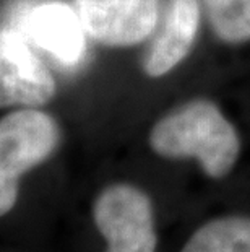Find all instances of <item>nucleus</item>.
Returning a JSON list of instances; mask_svg holds the SVG:
<instances>
[{"instance_id":"obj_5","label":"nucleus","mask_w":250,"mask_h":252,"mask_svg":"<svg viewBox=\"0 0 250 252\" xmlns=\"http://www.w3.org/2000/svg\"><path fill=\"white\" fill-rule=\"evenodd\" d=\"M60 143V127L39 108H20L0 119V171L20 179L47 161Z\"/></svg>"},{"instance_id":"obj_3","label":"nucleus","mask_w":250,"mask_h":252,"mask_svg":"<svg viewBox=\"0 0 250 252\" xmlns=\"http://www.w3.org/2000/svg\"><path fill=\"white\" fill-rule=\"evenodd\" d=\"M56 91L54 75L20 28L0 26V109L41 108Z\"/></svg>"},{"instance_id":"obj_10","label":"nucleus","mask_w":250,"mask_h":252,"mask_svg":"<svg viewBox=\"0 0 250 252\" xmlns=\"http://www.w3.org/2000/svg\"><path fill=\"white\" fill-rule=\"evenodd\" d=\"M20 179L10 178L0 171V218L13 210L18 200Z\"/></svg>"},{"instance_id":"obj_2","label":"nucleus","mask_w":250,"mask_h":252,"mask_svg":"<svg viewBox=\"0 0 250 252\" xmlns=\"http://www.w3.org/2000/svg\"><path fill=\"white\" fill-rule=\"evenodd\" d=\"M93 220L106 252H156L153 203L140 187L125 182L108 186L93 203Z\"/></svg>"},{"instance_id":"obj_7","label":"nucleus","mask_w":250,"mask_h":252,"mask_svg":"<svg viewBox=\"0 0 250 252\" xmlns=\"http://www.w3.org/2000/svg\"><path fill=\"white\" fill-rule=\"evenodd\" d=\"M201 0H167L141 59L146 77L161 78L192 52L201 23Z\"/></svg>"},{"instance_id":"obj_9","label":"nucleus","mask_w":250,"mask_h":252,"mask_svg":"<svg viewBox=\"0 0 250 252\" xmlns=\"http://www.w3.org/2000/svg\"><path fill=\"white\" fill-rule=\"evenodd\" d=\"M201 7L221 42L239 46L250 41V0H201Z\"/></svg>"},{"instance_id":"obj_8","label":"nucleus","mask_w":250,"mask_h":252,"mask_svg":"<svg viewBox=\"0 0 250 252\" xmlns=\"http://www.w3.org/2000/svg\"><path fill=\"white\" fill-rule=\"evenodd\" d=\"M180 252H250V217L210 220L190 236Z\"/></svg>"},{"instance_id":"obj_6","label":"nucleus","mask_w":250,"mask_h":252,"mask_svg":"<svg viewBox=\"0 0 250 252\" xmlns=\"http://www.w3.org/2000/svg\"><path fill=\"white\" fill-rule=\"evenodd\" d=\"M33 47L49 54L63 67H78L86 56V31L75 7L60 0L36 3L15 23Z\"/></svg>"},{"instance_id":"obj_1","label":"nucleus","mask_w":250,"mask_h":252,"mask_svg":"<svg viewBox=\"0 0 250 252\" xmlns=\"http://www.w3.org/2000/svg\"><path fill=\"white\" fill-rule=\"evenodd\" d=\"M148 145L166 159H195L211 179L231 173L241 157V135L215 101L194 98L154 122Z\"/></svg>"},{"instance_id":"obj_4","label":"nucleus","mask_w":250,"mask_h":252,"mask_svg":"<svg viewBox=\"0 0 250 252\" xmlns=\"http://www.w3.org/2000/svg\"><path fill=\"white\" fill-rule=\"evenodd\" d=\"M88 37L108 47L148 41L161 18V0H73Z\"/></svg>"}]
</instances>
